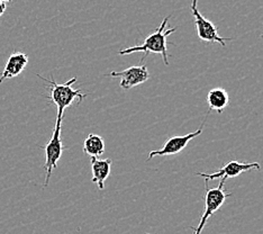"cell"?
Wrapping results in <instances>:
<instances>
[{"instance_id":"1","label":"cell","mask_w":263,"mask_h":234,"mask_svg":"<svg viewBox=\"0 0 263 234\" xmlns=\"http://www.w3.org/2000/svg\"><path fill=\"white\" fill-rule=\"evenodd\" d=\"M169 18L170 16L164 17L157 31H154L152 34L147 35L141 44L133 45L130 47H126V49L118 51L119 56H128V54H134V53H140V52L144 53V57H146L148 53L160 54V56H162L164 64L169 65L168 36H170L172 33H175L177 31V27L166 28L168 27Z\"/></svg>"},{"instance_id":"2","label":"cell","mask_w":263,"mask_h":234,"mask_svg":"<svg viewBox=\"0 0 263 234\" xmlns=\"http://www.w3.org/2000/svg\"><path fill=\"white\" fill-rule=\"evenodd\" d=\"M37 77L41 78L43 81L49 82L51 85L49 99L51 100L52 104H54L58 107L57 118L63 119L64 111L72 105L74 103V100H78L80 103V101H82L88 96L87 94H82L80 89L72 88V85L77 81V77L71 78V79L65 83H58L53 77H51L50 80L45 79V78L40 75H37Z\"/></svg>"},{"instance_id":"3","label":"cell","mask_w":263,"mask_h":234,"mask_svg":"<svg viewBox=\"0 0 263 234\" xmlns=\"http://www.w3.org/2000/svg\"><path fill=\"white\" fill-rule=\"evenodd\" d=\"M61 129H62V119L57 118L54 130L52 132L51 140L47 142L46 146L43 148L45 151V182L43 187L46 188L49 186L50 179L53 171L58 168V162L61 159L62 153L64 151V146L61 140Z\"/></svg>"},{"instance_id":"4","label":"cell","mask_w":263,"mask_h":234,"mask_svg":"<svg viewBox=\"0 0 263 234\" xmlns=\"http://www.w3.org/2000/svg\"><path fill=\"white\" fill-rule=\"evenodd\" d=\"M226 183L225 178H220V183L217 187L208 188L206 186V194H205V211L202 213L199 224L197 227H191V230H194L195 234H201L202 230L206 225L207 220L216 213L218 209L223 206L226 198L232 196V194H227L224 186Z\"/></svg>"},{"instance_id":"5","label":"cell","mask_w":263,"mask_h":234,"mask_svg":"<svg viewBox=\"0 0 263 234\" xmlns=\"http://www.w3.org/2000/svg\"><path fill=\"white\" fill-rule=\"evenodd\" d=\"M197 6H198V2L194 0L190 4V10L191 14L195 17V26L199 40L208 42V43H218L223 47L226 46V41H233L232 38H223V36H220L216 25L202 16Z\"/></svg>"},{"instance_id":"6","label":"cell","mask_w":263,"mask_h":234,"mask_svg":"<svg viewBox=\"0 0 263 234\" xmlns=\"http://www.w3.org/2000/svg\"><path fill=\"white\" fill-rule=\"evenodd\" d=\"M205 123H206V119L202 122V124L200 125V128L198 130L195 132H191V133H188L186 135H177V136L170 137V139L163 144V147L160 150H153V151L148 152L146 160L150 161L154 157H166V155H175V154H178L179 152H181L182 150L188 146L191 140H194L195 137L199 136L202 133Z\"/></svg>"},{"instance_id":"7","label":"cell","mask_w":263,"mask_h":234,"mask_svg":"<svg viewBox=\"0 0 263 234\" xmlns=\"http://www.w3.org/2000/svg\"><path fill=\"white\" fill-rule=\"evenodd\" d=\"M105 77L119 78V86L124 90H130L136 86H140L150 79V72L145 64L133 65L123 71H111Z\"/></svg>"},{"instance_id":"8","label":"cell","mask_w":263,"mask_h":234,"mask_svg":"<svg viewBox=\"0 0 263 234\" xmlns=\"http://www.w3.org/2000/svg\"><path fill=\"white\" fill-rule=\"evenodd\" d=\"M253 169L260 170L261 166L258 164V162H240V161H235L232 160L229 161L227 164H225L219 170L215 171L213 173H204V172H196V176H199L205 178V182H208V180H215L217 178H235L238 177L243 172L251 171Z\"/></svg>"},{"instance_id":"9","label":"cell","mask_w":263,"mask_h":234,"mask_svg":"<svg viewBox=\"0 0 263 234\" xmlns=\"http://www.w3.org/2000/svg\"><path fill=\"white\" fill-rule=\"evenodd\" d=\"M28 64V57L26 53L13 52L9 56L7 62L2 74H0V83H3L6 79H13L18 77L23 70Z\"/></svg>"},{"instance_id":"10","label":"cell","mask_w":263,"mask_h":234,"mask_svg":"<svg viewBox=\"0 0 263 234\" xmlns=\"http://www.w3.org/2000/svg\"><path fill=\"white\" fill-rule=\"evenodd\" d=\"M111 164V159L91 158V182L97 185L100 190L105 188V182L110 175Z\"/></svg>"},{"instance_id":"11","label":"cell","mask_w":263,"mask_h":234,"mask_svg":"<svg viewBox=\"0 0 263 234\" xmlns=\"http://www.w3.org/2000/svg\"><path fill=\"white\" fill-rule=\"evenodd\" d=\"M207 104L209 112L215 111L220 114L230 104V97L224 88H214L207 94Z\"/></svg>"},{"instance_id":"12","label":"cell","mask_w":263,"mask_h":234,"mask_svg":"<svg viewBox=\"0 0 263 234\" xmlns=\"http://www.w3.org/2000/svg\"><path fill=\"white\" fill-rule=\"evenodd\" d=\"M105 141L98 134H89L83 141V151L90 158H99L105 153Z\"/></svg>"},{"instance_id":"13","label":"cell","mask_w":263,"mask_h":234,"mask_svg":"<svg viewBox=\"0 0 263 234\" xmlns=\"http://www.w3.org/2000/svg\"><path fill=\"white\" fill-rule=\"evenodd\" d=\"M7 6H8L7 2H3V0H0V17L5 14L6 9H7Z\"/></svg>"},{"instance_id":"14","label":"cell","mask_w":263,"mask_h":234,"mask_svg":"<svg viewBox=\"0 0 263 234\" xmlns=\"http://www.w3.org/2000/svg\"><path fill=\"white\" fill-rule=\"evenodd\" d=\"M261 38H263V34H262V35H261Z\"/></svg>"},{"instance_id":"15","label":"cell","mask_w":263,"mask_h":234,"mask_svg":"<svg viewBox=\"0 0 263 234\" xmlns=\"http://www.w3.org/2000/svg\"><path fill=\"white\" fill-rule=\"evenodd\" d=\"M146 234H148V233H146Z\"/></svg>"}]
</instances>
